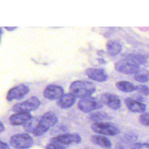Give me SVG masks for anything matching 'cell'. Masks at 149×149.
Returning <instances> with one entry per match:
<instances>
[{
	"mask_svg": "<svg viewBox=\"0 0 149 149\" xmlns=\"http://www.w3.org/2000/svg\"><path fill=\"white\" fill-rule=\"evenodd\" d=\"M95 90V86L92 82L86 80H76L70 86V93L76 98H83L90 96Z\"/></svg>",
	"mask_w": 149,
	"mask_h": 149,
	"instance_id": "1",
	"label": "cell"
},
{
	"mask_svg": "<svg viewBox=\"0 0 149 149\" xmlns=\"http://www.w3.org/2000/svg\"><path fill=\"white\" fill-rule=\"evenodd\" d=\"M57 122L58 118L56 115L52 112H48L41 117L38 125L33 133L35 136H41Z\"/></svg>",
	"mask_w": 149,
	"mask_h": 149,
	"instance_id": "2",
	"label": "cell"
},
{
	"mask_svg": "<svg viewBox=\"0 0 149 149\" xmlns=\"http://www.w3.org/2000/svg\"><path fill=\"white\" fill-rule=\"evenodd\" d=\"M103 105L100 98L88 96L80 100L78 102V108L82 112L88 113L102 108Z\"/></svg>",
	"mask_w": 149,
	"mask_h": 149,
	"instance_id": "3",
	"label": "cell"
},
{
	"mask_svg": "<svg viewBox=\"0 0 149 149\" xmlns=\"http://www.w3.org/2000/svg\"><path fill=\"white\" fill-rule=\"evenodd\" d=\"M41 104L40 100L35 96L30 97L29 99L14 105L12 111L17 113L29 112L38 108Z\"/></svg>",
	"mask_w": 149,
	"mask_h": 149,
	"instance_id": "4",
	"label": "cell"
},
{
	"mask_svg": "<svg viewBox=\"0 0 149 149\" xmlns=\"http://www.w3.org/2000/svg\"><path fill=\"white\" fill-rule=\"evenodd\" d=\"M10 144L16 149H27L33 144V139L26 133L16 134L10 138Z\"/></svg>",
	"mask_w": 149,
	"mask_h": 149,
	"instance_id": "5",
	"label": "cell"
},
{
	"mask_svg": "<svg viewBox=\"0 0 149 149\" xmlns=\"http://www.w3.org/2000/svg\"><path fill=\"white\" fill-rule=\"evenodd\" d=\"M91 127L95 133L107 136H115L120 132L117 126L108 122H95Z\"/></svg>",
	"mask_w": 149,
	"mask_h": 149,
	"instance_id": "6",
	"label": "cell"
},
{
	"mask_svg": "<svg viewBox=\"0 0 149 149\" xmlns=\"http://www.w3.org/2000/svg\"><path fill=\"white\" fill-rule=\"evenodd\" d=\"M115 69L122 73L135 74L140 70V66L123 59L115 63Z\"/></svg>",
	"mask_w": 149,
	"mask_h": 149,
	"instance_id": "7",
	"label": "cell"
},
{
	"mask_svg": "<svg viewBox=\"0 0 149 149\" xmlns=\"http://www.w3.org/2000/svg\"><path fill=\"white\" fill-rule=\"evenodd\" d=\"M29 90V87L23 84L16 86L9 90L6 95V100L8 101H11L14 100L21 99L27 94Z\"/></svg>",
	"mask_w": 149,
	"mask_h": 149,
	"instance_id": "8",
	"label": "cell"
},
{
	"mask_svg": "<svg viewBox=\"0 0 149 149\" xmlns=\"http://www.w3.org/2000/svg\"><path fill=\"white\" fill-rule=\"evenodd\" d=\"M81 137L76 133L64 134L54 137L51 139V141L56 142L65 146L78 144L81 141Z\"/></svg>",
	"mask_w": 149,
	"mask_h": 149,
	"instance_id": "9",
	"label": "cell"
},
{
	"mask_svg": "<svg viewBox=\"0 0 149 149\" xmlns=\"http://www.w3.org/2000/svg\"><path fill=\"white\" fill-rule=\"evenodd\" d=\"M64 90L60 86L55 84H49L44 89L43 92L44 97L50 100L59 99L63 95Z\"/></svg>",
	"mask_w": 149,
	"mask_h": 149,
	"instance_id": "10",
	"label": "cell"
},
{
	"mask_svg": "<svg viewBox=\"0 0 149 149\" xmlns=\"http://www.w3.org/2000/svg\"><path fill=\"white\" fill-rule=\"evenodd\" d=\"M102 102L109 108L117 110L121 107V101L116 95L111 93H104L100 97Z\"/></svg>",
	"mask_w": 149,
	"mask_h": 149,
	"instance_id": "11",
	"label": "cell"
},
{
	"mask_svg": "<svg viewBox=\"0 0 149 149\" xmlns=\"http://www.w3.org/2000/svg\"><path fill=\"white\" fill-rule=\"evenodd\" d=\"M86 74L91 79L98 82H103L108 79V74L102 69L88 68L85 72Z\"/></svg>",
	"mask_w": 149,
	"mask_h": 149,
	"instance_id": "12",
	"label": "cell"
},
{
	"mask_svg": "<svg viewBox=\"0 0 149 149\" xmlns=\"http://www.w3.org/2000/svg\"><path fill=\"white\" fill-rule=\"evenodd\" d=\"M31 118V115L29 112H20L11 115L9 119V120L10 125L17 126L24 125Z\"/></svg>",
	"mask_w": 149,
	"mask_h": 149,
	"instance_id": "13",
	"label": "cell"
},
{
	"mask_svg": "<svg viewBox=\"0 0 149 149\" xmlns=\"http://www.w3.org/2000/svg\"><path fill=\"white\" fill-rule=\"evenodd\" d=\"M125 104L127 109L133 112L141 113L146 110V105L144 104L130 98L125 100Z\"/></svg>",
	"mask_w": 149,
	"mask_h": 149,
	"instance_id": "14",
	"label": "cell"
},
{
	"mask_svg": "<svg viewBox=\"0 0 149 149\" xmlns=\"http://www.w3.org/2000/svg\"><path fill=\"white\" fill-rule=\"evenodd\" d=\"M76 97L71 93L66 94L62 95L57 101V105L63 109L71 107L76 102Z\"/></svg>",
	"mask_w": 149,
	"mask_h": 149,
	"instance_id": "15",
	"label": "cell"
},
{
	"mask_svg": "<svg viewBox=\"0 0 149 149\" xmlns=\"http://www.w3.org/2000/svg\"><path fill=\"white\" fill-rule=\"evenodd\" d=\"M91 140L94 144L106 149L111 148L112 146V143L110 140L103 136L94 135L91 136Z\"/></svg>",
	"mask_w": 149,
	"mask_h": 149,
	"instance_id": "16",
	"label": "cell"
},
{
	"mask_svg": "<svg viewBox=\"0 0 149 149\" xmlns=\"http://www.w3.org/2000/svg\"><path fill=\"white\" fill-rule=\"evenodd\" d=\"M108 53L111 56H115L120 53L122 51V46L120 42L116 40H109L106 44Z\"/></svg>",
	"mask_w": 149,
	"mask_h": 149,
	"instance_id": "17",
	"label": "cell"
},
{
	"mask_svg": "<svg viewBox=\"0 0 149 149\" xmlns=\"http://www.w3.org/2000/svg\"><path fill=\"white\" fill-rule=\"evenodd\" d=\"M123 59L139 66V65L145 64L147 61V59L144 55L136 54H127L124 56Z\"/></svg>",
	"mask_w": 149,
	"mask_h": 149,
	"instance_id": "18",
	"label": "cell"
},
{
	"mask_svg": "<svg viewBox=\"0 0 149 149\" xmlns=\"http://www.w3.org/2000/svg\"><path fill=\"white\" fill-rule=\"evenodd\" d=\"M116 87L121 91L125 93L133 92L137 89V86L127 81H120L116 83Z\"/></svg>",
	"mask_w": 149,
	"mask_h": 149,
	"instance_id": "19",
	"label": "cell"
},
{
	"mask_svg": "<svg viewBox=\"0 0 149 149\" xmlns=\"http://www.w3.org/2000/svg\"><path fill=\"white\" fill-rule=\"evenodd\" d=\"M89 119L95 122H101V121L105 120H109L111 119V116L107 113L104 112H97L91 113L89 116Z\"/></svg>",
	"mask_w": 149,
	"mask_h": 149,
	"instance_id": "20",
	"label": "cell"
},
{
	"mask_svg": "<svg viewBox=\"0 0 149 149\" xmlns=\"http://www.w3.org/2000/svg\"><path fill=\"white\" fill-rule=\"evenodd\" d=\"M40 119L36 118V117H32L31 119H30L28 121H27L24 125L23 127L24 130L29 133H33L36 128L37 127L38 122H39Z\"/></svg>",
	"mask_w": 149,
	"mask_h": 149,
	"instance_id": "21",
	"label": "cell"
},
{
	"mask_svg": "<svg viewBox=\"0 0 149 149\" xmlns=\"http://www.w3.org/2000/svg\"><path fill=\"white\" fill-rule=\"evenodd\" d=\"M134 79L140 83L147 82L149 80V71L146 69L140 70L134 74Z\"/></svg>",
	"mask_w": 149,
	"mask_h": 149,
	"instance_id": "22",
	"label": "cell"
},
{
	"mask_svg": "<svg viewBox=\"0 0 149 149\" xmlns=\"http://www.w3.org/2000/svg\"><path fill=\"white\" fill-rule=\"evenodd\" d=\"M45 149H67V148L65 145L51 141V142L47 145Z\"/></svg>",
	"mask_w": 149,
	"mask_h": 149,
	"instance_id": "23",
	"label": "cell"
},
{
	"mask_svg": "<svg viewBox=\"0 0 149 149\" xmlns=\"http://www.w3.org/2000/svg\"><path fill=\"white\" fill-rule=\"evenodd\" d=\"M139 122L144 126H149V112L141 114L139 117Z\"/></svg>",
	"mask_w": 149,
	"mask_h": 149,
	"instance_id": "24",
	"label": "cell"
},
{
	"mask_svg": "<svg viewBox=\"0 0 149 149\" xmlns=\"http://www.w3.org/2000/svg\"><path fill=\"white\" fill-rule=\"evenodd\" d=\"M139 93L144 95H149V87L145 85H138L137 86V89Z\"/></svg>",
	"mask_w": 149,
	"mask_h": 149,
	"instance_id": "25",
	"label": "cell"
},
{
	"mask_svg": "<svg viewBox=\"0 0 149 149\" xmlns=\"http://www.w3.org/2000/svg\"><path fill=\"white\" fill-rule=\"evenodd\" d=\"M137 139V136L134 134H127L125 136L124 140L127 143H133Z\"/></svg>",
	"mask_w": 149,
	"mask_h": 149,
	"instance_id": "26",
	"label": "cell"
},
{
	"mask_svg": "<svg viewBox=\"0 0 149 149\" xmlns=\"http://www.w3.org/2000/svg\"><path fill=\"white\" fill-rule=\"evenodd\" d=\"M131 149H149V144L147 143H135Z\"/></svg>",
	"mask_w": 149,
	"mask_h": 149,
	"instance_id": "27",
	"label": "cell"
},
{
	"mask_svg": "<svg viewBox=\"0 0 149 149\" xmlns=\"http://www.w3.org/2000/svg\"><path fill=\"white\" fill-rule=\"evenodd\" d=\"M1 149H9V146L6 143H5L3 141H1Z\"/></svg>",
	"mask_w": 149,
	"mask_h": 149,
	"instance_id": "28",
	"label": "cell"
},
{
	"mask_svg": "<svg viewBox=\"0 0 149 149\" xmlns=\"http://www.w3.org/2000/svg\"><path fill=\"white\" fill-rule=\"evenodd\" d=\"M97 61L100 64H105V63H107V62L102 58H98Z\"/></svg>",
	"mask_w": 149,
	"mask_h": 149,
	"instance_id": "29",
	"label": "cell"
},
{
	"mask_svg": "<svg viewBox=\"0 0 149 149\" xmlns=\"http://www.w3.org/2000/svg\"><path fill=\"white\" fill-rule=\"evenodd\" d=\"M115 149H126V147L125 146H123V145L119 144H117L116 146Z\"/></svg>",
	"mask_w": 149,
	"mask_h": 149,
	"instance_id": "30",
	"label": "cell"
},
{
	"mask_svg": "<svg viewBox=\"0 0 149 149\" xmlns=\"http://www.w3.org/2000/svg\"><path fill=\"white\" fill-rule=\"evenodd\" d=\"M5 28L6 30H7L8 31H13L15 29H16V27H5Z\"/></svg>",
	"mask_w": 149,
	"mask_h": 149,
	"instance_id": "31",
	"label": "cell"
},
{
	"mask_svg": "<svg viewBox=\"0 0 149 149\" xmlns=\"http://www.w3.org/2000/svg\"><path fill=\"white\" fill-rule=\"evenodd\" d=\"M0 130H1V132H2L3 131H4L5 130V127H4V126H3V123L1 122V126H0Z\"/></svg>",
	"mask_w": 149,
	"mask_h": 149,
	"instance_id": "32",
	"label": "cell"
},
{
	"mask_svg": "<svg viewBox=\"0 0 149 149\" xmlns=\"http://www.w3.org/2000/svg\"><path fill=\"white\" fill-rule=\"evenodd\" d=\"M97 54H98V55H102L103 54H104V52L103 51H98V52H97Z\"/></svg>",
	"mask_w": 149,
	"mask_h": 149,
	"instance_id": "33",
	"label": "cell"
}]
</instances>
